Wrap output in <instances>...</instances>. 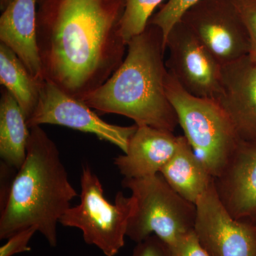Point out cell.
<instances>
[{"label": "cell", "instance_id": "30bf717a", "mask_svg": "<svg viewBox=\"0 0 256 256\" xmlns=\"http://www.w3.org/2000/svg\"><path fill=\"white\" fill-rule=\"evenodd\" d=\"M194 230L212 256H256V224L234 218L217 195L214 183L195 204Z\"/></svg>", "mask_w": 256, "mask_h": 256}, {"label": "cell", "instance_id": "7c38bea8", "mask_svg": "<svg viewBox=\"0 0 256 256\" xmlns=\"http://www.w3.org/2000/svg\"><path fill=\"white\" fill-rule=\"evenodd\" d=\"M214 186L234 218L256 224V143H238Z\"/></svg>", "mask_w": 256, "mask_h": 256}, {"label": "cell", "instance_id": "4fadbf2b", "mask_svg": "<svg viewBox=\"0 0 256 256\" xmlns=\"http://www.w3.org/2000/svg\"><path fill=\"white\" fill-rule=\"evenodd\" d=\"M178 140L180 136L170 131L138 126L127 152L114 158V164L128 180L154 176L174 156Z\"/></svg>", "mask_w": 256, "mask_h": 256}, {"label": "cell", "instance_id": "9c48e42d", "mask_svg": "<svg viewBox=\"0 0 256 256\" xmlns=\"http://www.w3.org/2000/svg\"><path fill=\"white\" fill-rule=\"evenodd\" d=\"M165 47L170 52L166 67L180 86L196 97L216 99L222 65L181 21L170 32Z\"/></svg>", "mask_w": 256, "mask_h": 256}, {"label": "cell", "instance_id": "e0dca14e", "mask_svg": "<svg viewBox=\"0 0 256 256\" xmlns=\"http://www.w3.org/2000/svg\"><path fill=\"white\" fill-rule=\"evenodd\" d=\"M44 82L35 78L16 54L0 43V82L14 98L28 120L38 106Z\"/></svg>", "mask_w": 256, "mask_h": 256}, {"label": "cell", "instance_id": "52a82bcc", "mask_svg": "<svg viewBox=\"0 0 256 256\" xmlns=\"http://www.w3.org/2000/svg\"><path fill=\"white\" fill-rule=\"evenodd\" d=\"M180 21L222 66L248 55V34L234 0H201Z\"/></svg>", "mask_w": 256, "mask_h": 256}, {"label": "cell", "instance_id": "ffe728a7", "mask_svg": "<svg viewBox=\"0 0 256 256\" xmlns=\"http://www.w3.org/2000/svg\"><path fill=\"white\" fill-rule=\"evenodd\" d=\"M240 12L250 40L248 57L256 66V0H234Z\"/></svg>", "mask_w": 256, "mask_h": 256}, {"label": "cell", "instance_id": "44dd1931", "mask_svg": "<svg viewBox=\"0 0 256 256\" xmlns=\"http://www.w3.org/2000/svg\"><path fill=\"white\" fill-rule=\"evenodd\" d=\"M168 246L172 256H212L202 245L194 229L184 234Z\"/></svg>", "mask_w": 256, "mask_h": 256}, {"label": "cell", "instance_id": "277c9868", "mask_svg": "<svg viewBox=\"0 0 256 256\" xmlns=\"http://www.w3.org/2000/svg\"><path fill=\"white\" fill-rule=\"evenodd\" d=\"M166 92L184 136L210 174L217 178L240 142L228 116L216 99L188 94L170 72Z\"/></svg>", "mask_w": 256, "mask_h": 256}, {"label": "cell", "instance_id": "8992f818", "mask_svg": "<svg viewBox=\"0 0 256 256\" xmlns=\"http://www.w3.org/2000/svg\"><path fill=\"white\" fill-rule=\"evenodd\" d=\"M80 190V204L70 206L60 224L79 229L84 242L97 247L106 256L117 255L126 244L134 198L119 192L114 203H110L104 196L100 180L88 165L82 166Z\"/></svg>", "mask_w": 256, "mask_h": 256}, {"label": "cell", "instance_id": "3957f363", "mask_svg": "<svg viewBox=\"0 0 256 256\" xmlns=\"http://www.w3.org/2000/svg\"><path fill=\"white\" fill-rule=\"evenodd\" d=\"M18 171L1 206L0 239L35 226L50 246H56L57 224L78 195L56 144L40 126L30 128L26 160Z\"/></svg>", "mask_w": 256, "mask_h": 256}, {"label": "cell", "instance_id": "7a4b0ae2", "mask_svg": "<svg viewBox=\"0 0 256 256\" xmlns=\"http://www.w3.org/2000/svg\"><path fill=\"white\" fill-rule=\"evenodd\" d=\"M128 54L110 78L82 100L100 114L126 116L137 126L174 132L178 116L166 92L169 70L162 32L148 24L128 45Z\"/></svg>", "mask_w": 256, "mask_h": 256}, {"label": "cell", "instance_id": "d6986e66", "mask_svg": "<svg viewBox=\"0 0 256 256\" xmlns=\"http://www.w3.org/2000/svg\"><path fill=\"white\" fill-rule=\"evenodd\" d=\"M200 1L201 0H168L160 11L152 16L148 24L154 25L162 30L164 46L166 38L173 26L180 21L185 12Z\"/></svg>", "mask_w": 256, "mask_h": 256}, {"label": "cell", "instance_id": "7402d4cb", "mask_svg": "<svg viewBox=\"0 0 256 256\" xmlns=\"http://www.w3.org/2000/svg\"><path fill=\"white\" fill-rule=\"evenodd\" d=\"M36 232H38L36 227H28L10 236L6 244L0 248V256H13L15 254L31 252L28 242Z\"/></svg>", "mask_w": 256, "mask_h": 256}, {"label": "cell", "instance_id": "5b68a950", "mask_svg": "<svg viewBox=\"0 0 256 256\" xmlns=\"http://www.w3.org/2000/svg\"><path fill=\"white\" fill-rule=\"evenodd\" d=\"M134 201L127 237L136 244L156 235L168 246L194 229L196 206L186 201L161 174L122 180Z\"/></svg>", "mask_w": 256, "mask_h": 256}, {"label": "cell", "instance_id": "6da1fadb", "mask_svg": "<svg viewBox=\"0 0 256 256\" xmlns=\"http://www.w3.org/2000/svg\"><path fill=\"white\" fill-rule=\"evenodd\" d=\"M126 0H37L36 42L46 82L82 100L120 66Z\"/></svg>", "mask_w": 256, "mask_h": 256}, {"label": "cell", "instance_id": "5bb4252c", "mask_svg": "<svg viewBox=\"0 0 256 256\" xmlns=\"http://www.w3.org/2000/svg\"><path fill=\"white\" fill-rule=\"evenodd\" d=\"M37 0H12L0 18V42L38 80H45L36 42Z\"/></svg>", "mask_w": 256, "mask_h": 256}, {"label": "cell", "instance_id": "ac0fdd59", "mask_svg": "<svg viewBox=\"0 0 256 256\" xmlns=\"http://www.w3.org/2000/svg\"><path fill=\"white\" fill-rule=\"evenodd\" d=\"M162 2L163 0H126L120 33L126 44L146 30L153 12Z\"/></svg>", "mask_w": 256, "mask_h": 256}, {"label": "cell", "instance_id": "603a6c76", "mask_svg": "<svg viewBox=\"0 0 256 256\" xmlns=\"http://www.w3.org/2000/svg\"><path fill=\"white\" fill-rule=\"evenodd\" d=\"M130 256H172L168 244L156 235L138 242Z\"/></svg>", "mask_w": 256, "mask_h": 256}, {"label": "cell", "instance_id": "cb8c5ba5", "mask_svg": "<svg viewBox=\"0 0 256 256\" xmlns=\"http://www.w3.org/2000/svg\"><path fill=\"white\" fill-rule=\"evenodd\" d=\"M12 0H0V9L3 11Z\"/></svg>", "mask_w": 256, "mask_h": 256}, {"label": "cell", "instance_id": "8fae6325", "mask_svg": "<svg viewBox=\"0 0 256 256\" xmlns=\"http://www.w3.org/2000/svg\"><path fill=\"white\" fill-rule=\"evenodd\" d=\"M216 100L240 142L256 143V66L248 56L222 66V90Z\"/></svg>", "mask_w": 256, "mask_h": 256}, {"label": "cell", "instance_id": "9a60e30c", "mask_svg": "<svg viewBox=\"0 0 256 256\" xmlns=\"http://www.w3.org/2000/svg\"><path fill=\"white\" fill-rule=\"evenodd\" d=\"M160 174L178 195L191 203L214 183V178L197 158L184 136H180L176 150Z\"/></svg>", "mask_w": 256, "mask_h": 256}, {"label": "cell", "instance_id": "ba28073f", "mask_svg": "<svg viewBox=\"0 0 256 256\" xmlns=\"http://www.w3.org/2000/svg\"><path fill=\"white\" fill-rule=\"evenodd\" d=\"M28 128L50 124L92 133L99 139L127 152L130 140L138 126H120L100 119L85 102L68 96L52 82L45 80L34 112L28 120Z\"/></svg>", "mask_w": 256, "mask_h": 256}, {"label": "cell", "instance_id": "2e32d148", "mask_svg": "<svg viewBox=\"0 0 256 256\" xmlns=\"http://www.w3.org/2000/svg\"><path fill=\"white\" fill-rule=\"evenodd\" d=\"M30 136L28 120L18 102L6 88L0 99V156L8 166L18 170L28 154Z\"/></svg>", "mask_w": 256, "mask_h": 256}]
</instances>
